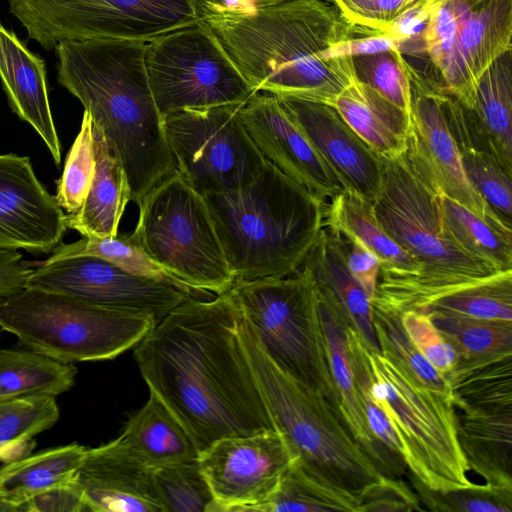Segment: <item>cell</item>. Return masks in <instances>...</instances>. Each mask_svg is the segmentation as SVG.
<instances>
[{"mask_svg": "<svg viewBox=\"0 0 512 512\" xmlns=\"http://www.w3.org/2000/svg\"><path fill=\"white\" fill-rule=\"evenodd\" d=\"M499 56L480 77L474 104L465 108L446 93L450 132L492 156L512 175V54Z\"/></svg>", "mask_w": 512, "mask_h": 512, "instance_id": "44dd1931", "label": "cell"}, {"mask_svg": "<svg viewBox=\"0 0 512 512\" xmlns=\"http://www.w3.org/2000/svg\"><path fill=\"white\" fill-rule=\"evenodd\" d=\"M332 106L381 159L391 160L406 153L410 113L371 87L354 79Z\"/></svg>", "mask_w": 512, "mask_h": 512, "instance_id": "f1b7e54d", "label": "cell"}, {"mask_svg": "<svg viewBox=\"0 0 512 512\" xmlns=\"http://www.w3.org/2000/svg\"><path fill=\"white\" fill-rule=\"evenodd\" d=\"M351 24L387 33L396 19L424 0H327Z\"/></svg>", "mask_w": 512, "mask_h": 512, "instance_id": "681fc988", "label": "cell"}, {"mask_svg": "<svg viewBox=\"0 0 512 512\" xmlns=\"http://www.w3.org/2000/svg\"><path fill=\"white\" fill-rule=\"evenodd\" d=\"M344 237L350 243L349 248L345 244L347 267L371 301L376 292L381 262L361 241L351 236Z\"/></svg>", "mask_w": 512, "mask_h": 512, "instance_id": "816d5d0a", "label": "cell"}, {"mask_svg": "<svg viewBox=\"0 0 512 512\" xmlns=\"http://www.w3.org/2000/svg\"><path fill=\"white\" fill-rule=\"evenodd\" d=\"M372 323L381 354L398 363L421 385L451 397L446 377L412 343L401 323V316L372 307Z\"/></svg>", "mask_w": 512, "mask_h": 512, "instance_id": "f35d334b", "label": "cell"}, {"mask_svg": "<svg viewBox=\"0 0 512 512\" xmlns=\"http://www.w3.org/2000/svg\"><path fill=\"white\" fill-rule=\"evenodd\" d=\"M0 511H11L0 482Z\"/></svg>", "mask_w": 512, "mask_h": 512, "instance_id": "11a10c76", "label": "cell"}, {"mask_svg": "<svg viewBox=\"0 0 512 512\" xmlns=\"http://www.w3.org/2000/svg\"><path fill=\"white\" fill-rule=\"evenodd\" d=\"M95 175V155L92 119L84 111L81 126L67 154L63 173L57 184L56 200L59 206L70 213L83 204Z\"/></svg>", "mask_w": 512, "mask_h": 512, "instance_id": "7bdbcfd3", "label": "cell"}, {"mask_svg": "<svg viewBox=\"0 0 512 512\" xmlns=\"http://www.w3.org/2000/svg\"><path fill=\"white\" fill-rule=\"evenodd\" d=\"M456 410L458 439L469 470L512 494V408Z\"/></svg>", "mask_w": 512, "mask_h": 512, "instance_id": "83f0119b", "label": "cell"}, {"mask_svg": "<svg viewBox=\"0 0 512 512\" xmlns=\"http://www.w3.org/2000/svg\"><path fill=\"white\" fill-rule=\"evenodd\" d=\"M511 37L512 0L474 3L441 77L445 91L465 108H471L480 77L499 56L512 49Z\"/></svg>", "mask_w": 512, "mask_h": 512, "instance_id": "7402d4cb", "label": "cell"}, {"mask_svg": "<svg viewBox=\"0 0 512 512\" xmlns=\"http://www.w3.org/2000/svg\"><path fill=\"white\" fill-rule=\"evenodd\" d=\"M345 334L350 366L369 429L380 442L401 459L400 441L385 412L375 402L371 393L372 372L368 347L349 324L346 325Z\"/></svg>", "mask_w": 512, "mask_h": 512, "instance_id": "bcb514c9", "label": "cell"}, {"mask_svg": "<svg viewBox=\"0 0 512 512\" xmlns=\"http://www.w3.org/2000/svg\"><path fill=\"white\" fill-rule=\"evenodd\" d=\"M152 468L196 460L198 451L179 421L153 393L127 421L120 435Z\"/></svg>", "mask_w": 512, "mask_h": 512, "instance_id": "4dcf8cb0", "label": "cell"}, {"mask_svg": "<svg viewBox=\"0 0 512 512\" xmlns=\"http://www.w3.org/2000/svg\"><path fill=\"white\" fill-rule=\"evenodd\" d=\"M239 115L265 160L314 197L328 204L346 188L275 95L256 92Z\"/></svg>", "mask_w": 512, "mask_h": 512, "instance_id": "e0dca14e", "label": "cell"}, {"mask_svg": "<svg viewBox=\"0 0 512 512\" xmlns=\"http://www.w3.org/2000/svg\"><path fill=\"white\" fill-rule=\"evenodd\" d=\"M203 196L235 282L296 273L326 222L327 204L267 160L250 184Z\"/></svg>", "mask_w": 512, "mask_h": 512, "instance_id": "277c9868", "label": "cell"}, {"mask_svg": "<svg viewBox=\"0 0 512 512\" xmlns=\"http://www.w3.org/2000/svg\"><path fill=\"white\" fill-rule=\"evenodd\" d=\"M433 324L459 358L512 352V322L430 312Z\"/></svg>", "mask_w": 512, "mask_h": 512, "instance_id": "8d00e7d4", "label": "cell"}, {"mask_svg": "<svg viewBox=\"0 0 512 512\" xmlns=\"http://www.w3.org/2000/svg\"><path fill=\"white\" fill-rule=\"evenodd\" d=\"M445 224L457 244L500 271L512 270V232L494 227L455 200L441 195Z\"/></svg>", "mask_w": 512, "mask_h": 512, "instance_id": "d590c367", "label": "cell"}, {"mask_svg": "<svg viewBox=\"0 0 512 512\" xmlns=\"http://www.w3.org/2000/svg\"><path fill=\"white\" fill-rule=\"evenodd\" d=\"M354 78L410 113L411 94L405 61L396 50L351 57Z\"/></svg>", "mask_w": 512, "mask_h": 512, "instance_id": "ee69618b", "label": "cell"}, {"mask_svg": "<svg viewBox=\"0 0 512 512\" xmlns=\"http://www.w3.org/2000/svg\"><path fill=\"white\" fill-rule=\"evenodd\" d=\"M52 252L49 259L76 256L99 257L131 274L173 285L194 298L205 299L204 296H211V293L189 287L171 274L139 246L131 236L82 237L73 243L58 245Z\"/></svg>", "mask_w": 512, "mask_h": 512, "instance_id": "836d02e7", "label": "cell"}, {"mask_svg": "<svg viewBox=\"0 0 512 512\" xmlns=\"http://www.w3.org/2000/svg\"><path fill=\"white\" fill-rule=\"evenodd\" d=\"M66 229L63 209L37 178L30 159L0 154V248L49 253Z\"/></svg>", "mask_w": 512, "mask_h": 512, "instance_id": "ac0fdd59", "label": "cell"}, {"mask_svg": "<svg viewBox=\"0 0 512 512\" xmlns=\"http://www.w3.org/2000/svg\"><path fill=\"white\" fill-rule=\"evenodd\" d=\"M469 1L474 2V3H478V2L485 1V0H469Z\"/></svg>", "mask_w": 512, "mask_h": 512, "instance_id": "9f6ffc18", "label": "cell"}, {"mask_svg": "<svg viewBox=\"0 0 512 512\" xmlns=\"http://www.w3.org/2000/svg\"><path fill=\"white\" fill-rule=\"evenodd\" d=\"M360 498L306 472L292 460L265 512H359Z\"/></svg>", "mask_w": 512, "mask_h": 512, "instance_id": "e575fe53", "label": "cell"}, {"mask_svg": "<svg viewBox=\"0 0 512 512\" xmlns=\"http://www.w3.org/2000/svg\"><path fill=\"white\" fill-rule=\"evenodd\" d=\"M146 49L147 42L128 39L67 41L54 49L58 83L102 130L137 205L177 170L150 88Z\"/></svg>", "mask_w": 512, "mask_h": 512, "instance_id": "3957f363", "label": "cell"}, {"mask_svg": "<svg viewBox=\"0 0 512 512\" xmlns=\"http://www.w3.org/2000/svg\"><path fill=\"white\" fill-rule=\"evenodd\" d=\"M56 396L31 395L0 401V448L31 445L59 419Z\"/></svg>", "mask_w": 512, "mask_h": 512, "instance_id": "ab89813d", "label": "cell"}, {"mask_svg": "<svg viewBox=\"0 0 512 512\" xmlns=\"http://www.w3.org/2000/svg\"><path fill=\"white\" fill-rule=\"evenodd\" d=\"M10 12L44 50L62 42H149L199 22L194 0H8Z\"/></svg>", "mask_w": 512, "mask_h": 512, "instance_id": "8fae6325", "label": "cell"}, {"mask_svg": "<svg viewBox=\"0 0 512 512\" xmlns=\"http://www.w3.org/2000/svg\"><path fill=\"white\" fill-rule=\"evenodd\" d=\"M478 319L512 322V270L433 301L424 310Z\"/></svg>", "mask_w": 512, "mask_h": 512, "instance_id": "74e56055", "label": "cell"}, {"mask_svg": "<svg viewBox=\"0 0 512 512\" xmlns=\"http://www.w3.org/2000/svg\"><path fill=\"white\" fill-rule=\"evenodd\" d=\"M77 370L31 349H0V401L70 390Z\"/></svg>", "mask_w": 512, "mask_h": 512, "instance_id": "d6a6232c", "label": "cell"}, {"mask_svg": "<svg viewBox=\"0 0 512 512\" xmlns=\"http://www.w3.org/2000/svg\"><path fill=\"white\" fill-rule=\"evenodd\" d=\"M275 96L344 186L373 203L381 184L383 159L364 143L335 107L292 96Z\"/></svg>", "mask_w": 512, "mask_h": 512, "instance_id": "ffe728a7", "label": "cell"}, {"mask_svg": "<svg viewBox=\"0 0 512 512\" xmlns=\"http://www.w3.org/2000/svg\"><path fill=\"white\" fill-rule=\"evenodd\" d=\"M405 61V59H404ZM410 83L411 128L408 151L437 191L466 207L494 227L512 232L470 184L444 110L440 83L405 61Z\"/></svg>", "mask_w": 512, "mask_h": 512, "instance_id": "2e32d148", "label": "cell"}, {"mask_svg": "<svg viewBox=\"0 0 512 512\" xmlns=\"http://www.w3.org/2000/svg\"><path fill=\"white\" fill-rule=\"evenodd\" d=\"M131 238L189 287L216 295L235 280L207 202L176 170L142 199Z\"/></svg>", "mask_w": 512, "mask_h": 512, "instance_id": "30bf717a", "label": "cell"}, {"mask_svg": "<svg viewBox=\"0 0 512 512\" xmlns=\"http://www.w3.org/2000/svg\"><path fill=\"white\" fill-rule=\"evenodd\" d=\"M0 80L12 111L28 123L61 163V145L51 113L44 60L0 23Z\"/></svg>", "mask_w": 512, "mask_h": 512, "instance_id": "cb8c5ba5", "label": "cell"}, {"mask_svg": "<svg viewBox=\"0 0 512 512\" xmlns=\"http://www.w3.org/2000/svg\"><path fill=\"white\" fill-rule=\"evenodd\" d=\"M92 133L95 175L82 206L66 215V225L82 237H115L131 201L130 187L119 158L93 122Z\"/></svg>", "mask_w": 512, "mask_h": 512, "instance_id": "f546056e", "label": "cell"}, {"mask_svg": "<svg viewBox=\"0 0 512 512\" xmlns=\"http://www.w3.org/2000/svg\"><path fill=\"white\" fill-rule=\"evenodd\" d=\"M441 195L408 150L398 158L383 159L375 215L421 270L404 289L371 303L373 308L398 316L424 311L433 301L501 272L453 239L443 218Z\"/></svg>", "mask_w": 512, "mask_h": 512, "instance_id": "5b68a950", "label": "cell"}, {"mask_svg": "<svg viewBox=\"0 0 512 512\" xmlns=\"http://www.w3.org/2000/svg\"><path fill=\"white\" fill-rule=\"evenodd\" d=\"M409 481L425 510L434 512H511L512 494L487 483L446 492L424 486L409 474Z\"/></svg>", "mask_w": 512, "mask_h": 512, "instance_id": "f6af8a7d", "label": "cell"}, {"mask_svg": "<svg viewBox=\"0 0 512 512\" xmlns=\"http://www.w3.org/2000/svg\"><path fill=\"white\" fill-rule=\"evenodd\" d=\"M243 104L184 109L162 118L177 171L202 195L244 187L264 167L241 121Z\"/></svg>", "mask_w": 512, "mask_h": 512, "instance_id": "4fadbf2b", "label": "cell"}, {"mask_svg": "<svg viewBox=\"0 0 512 512\" xmlns=\"http://www.w3.org/2000/svg\"><path fill=\"white\" fill-rule=\"evenodd\" d=\"M229 292L188 298L135 346L151 393L179 421L198 453L215 441L274 430L239 335Z\"/></svg>", "mask_w": 512, "mask_h": 512, "instance_id": "6da1fadb", "label": "cell"}, {"mask_svg": "<svg viewBox=\"0 0 512 512\" xmlns=\"http://www.w3.org/2000/svg\"><path fill=\"white\" fill-rule=\"evenodd\" d=\"M154 480L165 512H211L214 498L197 459L155 468Z\"/></svg>", "mask_w": 512, "mask_h": 512, "instance_id": "b9f144b4", "label": "cell"}, {"mask_svg": "<svg viewBox=\"0 0 512 512\" xmlns=\"http://www.w3.org/2000/svg\"><path fill=\"white\" fill-rule=\"evenodd\" d=\"M318 306L327 344L337 410L355 441L378 469L385 476L401 478L406 470L405 464L372 434L366 421L349 361L345 334L347 321L332 303L319 294Z\"/></svg>", "mask_w": 512, "mask_h": 512, "instance_id": "d4e9b609", "label": "cell"}, {"mask_svg": "<svg viewBox=\"0 0 512 512\" xmlns=\"http://www.w3.org/2000/svg\"><path fill=\"white\" fill-rule=\"evenodd\" d=\"M25 288L60 293L99 306L150 315L156 324L192 297L173 285L131 274L95 256L48 258L33 269Z\"/></svg>", "mask_w": 512, "mask_h": 512, "instance_id": "5bb4252c", "label": "cell"}, {"mask_svg": "<svg viewBox=\"0 0 512 512\" xmlns=\"http://www.w3.org/2000/svg\"><path fill=\"white\" fill-rule=\"evenodd\" d=\"M368 353L373 399L400 441L401 459L409 474L440 492L473 486L451 397L421 385L379 351L368 348Z\"/></svg>", "mask_w": 512, "mask_h": 512, "instance_id": "9c48e42d", "label": "cell"}, {"mask_svg": "<svg viewBox=\"0 0 512 512\" xmlns=\"http://www.w3.org/2000/svg\"><path fill=\"white\" fill-rule=\"evenodd\" d=\"M453 137L470 184L499 218L512 227V175L486 152L461 137Z\"/></svg>", "mask_w": 512, "mask_h": 512, "instance_id": "60d3db41", "label": "cell"}, {"mask_svg": "<svg viewBox=\"0 0 512 512\" xmlns=\"http://www.w3.org/2000/svg\"><path fill=\"white\" fill-rule=\"evenodd\" d=\"M301 267L311 274L317 293L340 311L366 346L379 351L371 301L347 267L342 235L325 225Z\"/></svg>", "mask_w": 512, "mask_h": 512, "instance_id": "484cf974", "label": "cell"}, {"mask_svg": "<svg viewBox=\"0 0 512 512\" xmlns=\"http://www.w3.org/2000/svg\"><path fill=\"white\" fill-rule=\"evenodd\" d=\"M445 377L456 409L512 408V352L459 358Z\"/></svg>", "mask_w": 512, "mask_h": 512, "instance_id": "1f68e13d", "label": "cell"}, {"mask_svg": "<svg viewBox=\"0 0 512 512\" xmlns=\"http://www.w3.org/2000/svg\"><path fill=\"white\" fill-rule=\"evenodd\" d=\"M211 512L265 511L292 456L275 431L221 438L198 453Z\"/></svg>", "mask_w": 512, "mask_h": 512, "instance_id": "9a60e30c", "label": "cell"}, {"mask_svg": "<svg viewBox=\"0 0 512 512\" xmlns=\"http://www.w3.org/2000/svg\"><path fill=\"white\" fill-rule=\"evenodd\" d=\"M473 5L469 0H436L424 42L427 58L441 84L458 32Z\"/></svg>", "mask_w": 512, "mask_h": 512, "instance_id": "7dc6e473", "label": "cell"}, {"mask_svg": "<svg viewBox=\"0 0 512 512\" xmlns=\"http://www.w3.org/2000/svg\"><path fill=\"white\" fill-rule=\"evenodd\" d=\"M154 470L119 436L109 443L87 448L75 486L85 511L165 512Z\"/></svg>", "mask_w": 512, "mask_h": 512, "instance_id": "d6986e66", "label": "cell"}, {"mask_svg": "<svg viewBox=\"0 0 512 512\" xmlns=\"http://www.w3.org/2000/svg\"><path fill=\"white\" fill-rule=\"evenodd\" d=\"M401 323L418 351L442 375L451 371L458 355L424 311L409 310L401 314Z\"/></svg>", "mask_w": 512, "mask_h": 512, "instance_id": "c3c4849f", "label": "cell"}, {"mask_svg": "<svg viewBox=\"0 0 512 512\" xmlns=\"http://www.w3.org/2000/svg\"><path fill=\"white\" fill-rule=\"evenodd\" d=\"M228 292L270 360L337 410L318 294L309 271L301 267L286 277L236 281Z\"/></svg>", "mask_w": 512, "mask_h": 512, "instance_id": "ba28073f", "label": "cell"}, {"mask_svg": "<svg viewBox=\"0 0 512 512\" xmlns=\"http://www.w3.org/2000/svg\"><path fill=\"white\" fill-rule=\"evenodd\" d=\"M198 17L201 14H247L286 0H194Z\"/></svg>", "mask_w": 512, "mask_h": 512, "instance_id": "db71d44e", "label": "cell"}, {"mask_svg": "<svg viewBox=\"0 0 512 512\" xmlns=\"http://www.w3.org/2000/svg\"><path fill=\"white\" fill-rule=\"evenodd\" d=\"M239 335L274 430L309 474L359 497L385 475L361 449L339 412L264 353L241 311Z\"/></svg>", "mask_w": 512, "mask_h": 512, "instance_id": "8992f818", "label": "cell"}, {"mask_svg": "<svg viewBox=\"0 0 512 512\" xmlns=\"http://www.w3.org/2000/svg\"><path fill=\"white\" fill-rule=\"evenodd\" d=\"M325 225L358 239L379 258L380 273L371 303L399 292L419 275L420 265L384 230L373 203L354 190L345 188L327 204Z\"/></svg>", "mask_w": 512, "mask_h": 512, "instance_id": "603a6c76", "label": "cell"}, {"mask_svg": "<svg viewBox=\"0 0 512 512\" xmlns=\"http://www.w3.org/2000/svg\"><path fill=\"white\" fill-rule=\"evenodd\" d=\"M416 492L401 478L384 476L360 496L359 512L424 511Z\"/></svg>", "mask_w": 512, "mask_h": 512, "instance_id": "f907efd6", "label": "cell"}, {"mask_svg": "<svg viewBox=\"0 0 512 512\" xmlns=\"http://www.w3.org/2000/svg\"><path fill=\"white\" fill-rule=\"evenodd\" d=\"M199 21L256 91L331 106L355 78L350 58L324 60L322 52L374 32L349 23L327 0H286L247 14H201Z\"/></svg>", "mask_w": 512, "mask_h": 512, "instance_id": "7a4b0ae2", "label": "cell"}, {"mask_svg": "<svg viewBox=\"0 0 512 512\" xmlns=\"http://www.w3.org/2000/svg\"><path fill=\"white\" fill-rule=\"evenodd\" d=\"M87 448L71 443L8 461L0 482L11 511H37L45 499L75 489Z\"/></svg>", "mask_w": 512, "mask_h": 512, "instance_id": "4316f807", "label": "cell"}, {"mask_svg": "<svg viewBox=\"0 0 512 512\" xmlns=\"http://www.w3.org/2000/svg\"><path fill=\"white\" fill-rule=\"evenodd\" d=\"M392 49H396L393 38L388 33L374 31L332 44L322 52V58L324 60L351 58Z\"/></svg>", "mask_w": 512, "mask_h": 512, "instance_id": "f5cc1de1", "label": "cell"}, {"mask_svg": "<svg viewBox=\"0 0 512 512\" xmlns=\"http://www.w3.org/2000/svg\"><path fill=\"white\" fill-rule=\"evenodd\" d=\"M154 317L34 288L0 298V328L26 348L57 361H101L134 346Z\"/></svg>", "mask_w": 512, "mask_h": 512, "instance_id": "52a82bcc", "label": "cell"}, {"mask_svg": "<svg viewBox=\"0 0 512 512\" xmlns=\"http://www.w3.org/2000/svg\"><path fill=\"white\" fill-rule=\"evenodd\" d=\"M145 65L162 118L184 109L243 104L258 92L200 21L149 41Z\"/></svg>", "mask_w": 512, "mask_h": 512, "instance_id": "7c38bea8", "label": "cell"}]
</instances>
